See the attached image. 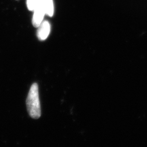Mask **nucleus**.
Here are the masks:
<instances>
[{"label":"nucleus","instance_id":"3","mask_svg":"<svg viewBox=\"0 0 147 147\" xmlns=\"http://www.w3.org/2000/svg\"><path fill=\"white\" fill-rule=\"evenodd\" d=\"M51 30V26L47 21H42L38 26L37 37L40 40H44L47 38Z\"/></svg>","mask_w":147,"mask_h":147},{"label":"nucleus","instance_id":"2","mask_svg":"<svg viewBox=\"0 0 147 147\" xmlns=\"http://www.w3.org/2000/svg\"><path fill=\"white\" fill-rule=\"evenodd\" d=\"M32 18V24L35 27H38L43 21V19L45 14V11L42 5V0L39 3L34 10Z\"/></svg>","mask_w":147,"mask_h":147},{"label":"nucleus","instance_id":"1","mask_svg":"<svg viewBox=\"0 0 147 147\" xmlns=\"http://www.w3.org/2000/svg\"><path fill=\"white\" fill-rule=\"evenodd\" d=\"M27 107L28 113L33 119H38L41 116V109L39 98L38 86L33 84L30 89L26 100Z\"/></svg>","mask_w":147,"mask_h":147},{"label":"nucleus","instance_id":"4","mask_svg":"<svg viewBox=\"0 0 147 147\" xmlns=\"http://www.w3.org/2000/svg\"><path fill=\"white\" fill-rule=\"evenodd\" d=\"M42 5L45 11V14L52 16L54 13V6L53 0H42Z\"/></svg>","mask_w":147,"mask_h":147},{"label":"nucleus","instance_id":"5","mask_svg":"<svg viewBox=\"0 0 147 147\" xmlns=\"http://www.w3.org/2000/svg\"><path fill=\"white\" fill-rule=\"evenodd\" d=\"M41 0H27V6L28 10L34 11Z\"/></svg>","mask_w":147,"mask_h":147}]
</instances>
